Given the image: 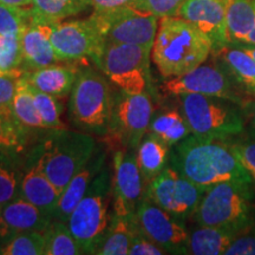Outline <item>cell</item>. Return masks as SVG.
<instances>
[{"label": "cell", "mask_w": 255, "mask_h": 255, "mask_svg": "<svg viewBox=\"0 0 255 255\" xmlns=\"http://www.w3.org/2000/svg\"><path fill=\"white\" fill-rule=\"evenodd\" d=\"M206 189L196 186L173 167H165L148 184L145 196L180 220L195 214Z\"/></svg>", "instance_id": "cell-12"}, {"label": "cell", "mask_w": 255, "mask_h": 255, "mask_svg": "<svg viewBox=\"0 0 255 255\" xmlns=\"http://www.w3.org/2000/svg\"><path fill=\"white\" fill-rule=\"evenodd\" d=\"M11 109L13 111L17 120L30 130H45V124L41 121V117L34 103V97L32 94L30 83L26 78H21L13 101L11 103Z\"/></svg>", "instance_id": "cell-30"}, {"label": "cell", "mask_w": 255, "mask_h": 255, "mask_svg": "<svg viewBox=\"0 0 255 255\" xmlns=\"http://www.w3.org/2000/svg\"><path fill=\"white\" fill-rule=\"evenodd\" d=\"M20 44L24 62L31 69L44 68L60 62L50 41L46 23L31 20L30 17V23L20 36Z\"/></svg>", "instance_id": "cell-20"}, {"label": "cell", "mask_w": 255, "mask_h": 255, "mask_svg": "<svg viewBox=\"0 0 255 255\" xmlns=\"http://www.w3.org/2000/svg\"><path fill=\"white\" fill-rule=\"evenodd\" d=\"M23 175L12 156L0 155V208L19 196Z\"/></svg>", "instance_id": "cell-33"}, {"label": "cell", "mask_w": 255, "mask_h": 255, "mask_svg": "<svg viewBox=\"0 0 255 255\" xmlns=\"http://www.w3.org/2000/svg\"><path fill=\"white\" fill-rule=\"evenodd\" d=\"M105 157H107V154L104 150L98 148L96 149L90 161L71 178L68 186L60 193L55 213H53V220L68 222L73 209L87 194L95 177L103 169L105 165Z\"/></svg>", "instance_id": "cell-17"}, {"label": "cell", "mask_w": 255, "mask_h": 255, "mask_svg": "<svg viewBox=\"0 0 255 255\" xmlns=\"http://www.w3.org/2000/svg\"><path fill=\"white\" fill-rule=\"evenodd\" d=\"M152 115L154 105L145 91L141 94L121 91L113 101L110 122L105 133L108 145L137 150L149 131Z\"/></svg>", "instance_id": "cell-8"}, {"label": "cell", "mask_w": 255, "mask_h": 255, "mask_svg": "<svg viewBox=\"0 0 255 255\" xmlns=\"http://www.w3.org/2000/svg\"><path fill=\"white\" fill-rule=\"evenodd\" d=\"M97 145L88 133L51 130L28 157L34 159L60 193L94 156Z\"/></svg>", "instance_id": "cell-3"}, {"label": "cell", "mask_w": 255, "mask_h": 255, "mask_svg": "<svg viewBox=\"0 0 255 255\" xmlns=\"http://www.w3.org/2000/svg\"><path fill=\"white\" fill-rule=\"evenodd\" d=\"M77 76L78 71L73 66L57 64L25 72V78L31 87L57 97H64L72 90Z\"/></svg>", "instance_id": "cell-21"}, {"label": "cell", "mask_w": 255, "mask_h": 255, "mask_svg": "<svg viewBox=\"0 0 255 255\" xmlns=\"http://www.w3.org/2000/svg\"><path fill=\"white\" fill-rule=\"evenodd\" d=\"M135 218L143 234L167 253L187 254L189 233L182 220L161 208L148 196L143 197L139 202Z\"/></svg>", "instance_id": "cell-15"}, {"label": "cell", "mask_w": 255, "mask_h": 255, "mask_svg": "<svg viewBox=\"0 0 255 255\" xmlns=\"http://www.w3.org/2000/svg\"><path fill=\"white\" fill-rule=\"evenodd\" d=\"M23 62L20 37L0 36V72L18 70Z\"/></svg>", "instance_id": "cell-36"}, {"label": "cell", "mask_w": 255, "mask_h": 255, "mask_svg": "<svg viewBox=\"0 0 255 255\" xmlns=\"http://www.w3.org/2000/svg\"><path fill=\"white\" fill-rule=\"evenodd\" d=\"M235 46H239L240 49L245 50L255 59V45H252V44H238V45Z\"/></svg>", "instance_id": "cell-45"}, {"label": "cell", "mask_w": 255, "mask_h": 255, "mask_svg": "<svg viewBox=\"0 0 255 255\" xmlns=\"http://www.w3.org/2000/svg\"><path fill=\"white\" fill-rule=\"evenodd\" d=\"M212 53L240 89L255 96V59L250 53L235 45H227Z\"/></svg>", "instance_id": "cell-22"}, {"label": "cell", "mask_w": 255, "mask_h": 255, "mask_svg": "<svg viewBox=\"0 0 255 255\" xmlns=\"http://www.w3.org/2000/svg\"><path fill=\"white\" fill-rule=\"evenodd\" d=\"M167 254L163 248L156 245L148 237L141 232L138 226H136L133 232L131 245H130L129 255H163Z\"/></svg>", "instance_id": "cell-41"}, {"label": "cell", "mask_w": 255, "mask_h": 255, "mask_svg": "<svg viewBox=\"0 0 255 255\" xmlns=\"http://www.w3.org/2000/svg\"><path fill=\"white\" fill-rule=\"evenodd\" d=\"M180 100L193 135L227 139L244 131V120L233 102L200 94L181 95Z\"/></svg>", "instance_id": "cell-6"}, {"label": "cell", "mask_w": 255, "mask_h": 255, "mask_svg": "<svg viewBox=\"0 0 255 255\" xmlns=\"http://www.w3.org/2000/svg\"><path fill=\"white\" fill-rule=\"evenodd\" d=\"M239 233L223 227L200 226L189 234L187 254L194 255H225L226 251Z\"/></svg>", "instance_id": "cell-23"}, {"label": "cell", "mask_w": 255, "mask_h": 255, "mask_svg": "<svg viewBox=\"0 0 255 255\" xmlns=\"http://www.w3.org/2000/svg\"><path fill=\"white\" fill-rule=\"evenodd\" d=\"M113 101L107 77L94 70L78 72L70 98L71 121L85 131L105 135Z\"/></svg>", "instance_id": "cell-7"}, {"label": "cell", "mask_w": 255, "mask_h": 255, "mask_svg": "<svg viewBox=\"0 0 255 255\" xmlns=\"http://www.w3.org/2000/svg\"><path fill=\"white\" fill-rule=\"evenodd\" d=\"M225 255H255V228H247L239 233Z\"/></svg>", "instance_id": "cell-40"}, {"label": "cell", "mask_w": 255, "mask_h": 255, "mask_svg": "<svg viewBox=\"0 0 255 255\" xmlns=\"http://www.w3.org/2000/svg\"><path fill=\"white\" fill-rule=\"evenodd\" d=\"M30 129L14 116L11 105H0V155L23 154L30 142Z\"/></svg>", "instance_id": "cell-26"}, {"label": "cell", "mask_w": 255, "mask_h": 255, "mask_svg": "<svg viewBox=\"0 0 255 255\" xmlns=\"http://www.w3.org/2000/svg\"><path fill=\"white\" fill-rule=\"evenodd\" d=\"M100 28L104 43H123L141 45L152 50L158 30V19L135 6L91 14Z\"/></svg>", "instance_id": "cell-10"}, {"label": "cell", "mask_w": 255, "mask_h": 255, "mask_svg": "<svg viewBox=\"0 0 255 255\" xmlns=\"http://www.w3.org/2000/svg\"><path fill=\"white\" fill-rule=\"evenodd\" d=\"M149 132L171 148L189 136L190 129L182 111L167 110L151 120Z\"/></svg>", "instance_id": "cell-29"}, {"label": "cell", "mask_w": 255, "mask_h": 255, "mask_svg": "<svg viewBox=\"0 0 255 255\" xmlns=\"http://www.w3.org/2000/svg\"><path fill=\"white\" fill-rule=\"evenodd\" d=\"M137 226L135 215L122 218L114 215L111 227L105 235L95 254L98 255H128L132 235Z\"/></svg>", "instance_id": "cell-28"}, {"label": "cell", "mask_w": 255, "mask_h": 255, "mask_svg": "<svg viewBox=\"0 0 255 255\" xmlns=\"http://www.w3.org/2000/svg\"><path fill=\"white\" fill-rule=\"evenodd\" d=\"M113 212L114 215L131 218L145 196L146 186L137 163L136 150L117 149L113 158Z\"/></svg>", "instance_id": "cell-14"}, {"label": "cell", "mask_w": 255, "mask_h": 255, "mask_svg": "<svg viewBox=\"0 0 255 255\" xmlns=\"http://www.w3.org/2000/svg\"><path fill=\"white\" fill-rule=\"evenodd\" d=\"M212 51L209 38L186 19H159L151 57L164 78L178 77L191 71L207 62Z\"/></svg>", "instance_id": "cell-2"}, {"label": "cell", "mask_w": 255, "mask_h": 255, "mask_svg": "<svg viewBox=\"0 0 255 255\" xmlns=\"http://www.w3.org/2000/svg\"><path fill=\"white\" fill-rule=\"evenodd\" d=\"M19 195L53 218L60 191L44 174L39 164L34 159L28 157L21 178Z\"/></svg>", "instance_id": "cell-18"}, {"label": "cell", "mask_w": 255, "mask_h": 255, "mask_svg": "<svg viewBox=\"0 0 255 255\" xmlns=\"http://www.w3.org/2000/svg\"><path fill=\"white\" fill-rule=\"evenodd\" d=\"M161 89L167 94L175 96L200 94L223 98L237 104L242 103L239 92L240 87L219 60L218 63H203L182 76L168 78Z\"/></svg>", "instance_id": "cell-13"}, {"label": "cell", "mask_w": 255, "mask_h": 255, "mask_svg": "<svg viewBox=\"0 0 255 255\" xmlns=\"http://www.w3.org/2000/svg\"><path fill=\"white\" fill-rule=\"evenodd\" d=\"M30 23V8L0 2V36L20 37Z\"/></svg>", "instance_id": "cell-35"}, {"label": "cell", "mask_w": 255, "mask_h": 255, "mask_svg": "<svg viewBox=\"0 0 255 255\" xmlns=\"http://www.w3.org/2000/svg\"><path fill=\"white\" fill-rule=\"evenodd\" d=\"M90 0H32L30 8L31 20L41 23H56L82 13Z\"/></svg>", "instance_id": "cell-27"}, {"label": "cell", "mask_w": 255, "mask_h": 255, "mask_svg": "<svg viewBox=\"0 0 255 255\" xmlns=\"http://www.w3.org/2000/svg\"><path fill=\"white\" fill-rule=\"evenodd\" d=\"M24 75L25 72L19 69L14 71L0 72V105H11Z\"/></svg>", "instance_id": "cell-39"}, {"label": "cell", "mask_w": 255, "mask_h": 255, "mask_svg": "<svg viewBox=\"0 0 255 255\" xmlns=\"http://www.w3.org/2000/svg\"><path fill=\"white\" fill-rule=\"evenodd\" d=\"M252 183L227 181L207 189L194 214L197 225L237 232L252 227L255 209Z\"/></svg>", "instance_id": "cell-5"}, {"label": "cell", "mask_w": 255, "mask_h": 255, "mask_svg": "<svg viewBox=\"0 0 255 255\" xmlns=\"http://www.w3.org/2000/svg\"><path fill=\"white\" fill-rule=\"evenodd\" d=\"M83 254L79 244L70 232L68 223L53 220L45 232L44 255H78Z\"/></svg>", "instance_id": "cell-31"}, {"label": "cell", "mask_w": 255, "mask_h": 255, "mask_svg": "<svg viewBox=\"0 0 255 255\" xmlns=\"http://www.w3.org/2000/svg\"><path fill=\"white\" fill-rule=\"evenodd\" d=\"M0 2L15 7H28L32 4V0H0Z\"/></svg>", "instance_id": "cell-44"}, {"label": "cell", "mask_w": 255, "mask_h": 255, "mask_svg": "<svg viewBox=\"0 0 255 255\" xmlns=\"http://www.w3.org/2000/svg\"><path fill=\"white\" fill-rule=\"evenodd\" d=\"M233 154L239 159L242 167L246 169L252 181L255 182V141L247 139V141L232 142L229 143Z\"/></svg>", "instance_id": "cell-38"}, {"label": "cell", "mask_w": 255, "mask_h": 255, "mask_svg": "<svg viewBox=\"0 0 255 255\" xmlns=\"http://www.w3.org/2000/svg\"><path fill=\"white\" fill-rule=\"evenodd\" d=\"M94 12L97 13H105L115 9H119L126 6H131L136 2V0H90Z\"/></svg>", "instance_id": "cell-42"}, {"label": "cell", "mask_w": 255, "mask_h": 255, "mask_svg": "<svg viewBox=\"0 0 255 255\" xmlns=\"http://www.w3.org/2000/svg\"><path fill=\"white\" fill-rule=\"evenodd\" d=\"M150 52L141 45L105 41L95 64L121 91L141 94L146 88Z\"/></svg>", "instance_id": "cell-9"}, {"label": "cell", "mask_w": 255, "mask_h": 255, "mask_svg": "<svg viewBox=\"0 0 255 255\" xmlns=\"http://www.w3.org/2000/svg\"><path fill=\"white\" fill-rule=\"evenodd\" d=\"M32 94L34 97V103L39 113L41 121L45 124L47 130H62L66 129L60 121V114L63 107L59 102V97L39 91L31 87Z\"/></svg>", "instance_id": "cell-34"}, {"label": "cell", "mask_w": 255, "mask_h": 255, "mask_svg": "<svg viewBox=\"0 0 255 255\" xmlns=\"http://www.w3.org/2000/svg\"><path fill=\"white\" fill-rule=\"evenodd\" d=\"M229 0H187L177 17L189 21L212 41L213 51L228 45L226 36V12Z\"/></svg>", "instance_id": "cell-16"}, {"label": "cell", "mask_w": 255, "mask_h": 255, "mask_svg": "<svg viewBox=\"0 0 255 255\" xmlns=\"http://www.w3.org/2000/svg\"><path fill=\"white\" fill-rule=\"evenodd\" d=\"M255 27V0H229L226 12L228 45L246 44Z\"/></svg>", "instance_id": "cell-24"}, {"label": "cell", "mask_w": 255, "mask_h": 255, "mask_svg": "<svg viewBox=\"0 0 255 255\" xmlns=\"http://www.w3.org/2000/svg\"><path fill=\"white\" fill-rule=\"evenodd\" d=\"M50 41L59 60H96L104 45L100 28L92 15L83 20L46 23Z\"/></svg>", "instance_id": "cell-11"}, {"label": "cell", "mask_w": 255, "mask_h": 255, "mask_svg": "<svg viewBox=\"0 0 255 255\" xmlns=\"http://www.w3.org/2000/svg\"><path fill=\"white\" fill-rule=\"evenodd\" d=\"M187 0H136L132 6L156 15L157 18L177 17Z\"/></svg>", "instance_id": "cell-37"}, {"label": "cell", "mask_w": 255, "mask_h": 255, "mask_svg": "<svg viewBox=\"0 0 255 255\" xmlns=\"http://www.w3.org/2000/svg\"><path fill=\"white\" fill-rule=\"evenodd\" d=\"M170 165L203 189L227 181L253 182L246 169L233 154L229 142L190 133L174 145Z\"/></svg>", "instance_id": "cell-1"}, {"label": "cell", "mask_w": 255, "mask_h": 255, "mask_svg": "<svg viewBox=\"0 0 255 255\" xmlns=\"http://www.w3.org/2000/svg\"><path fill=\"white\" fill-rule=\"evenodd\" d=\"M170 146L149 132L142 139L136 150L137 163L141 169L145 186L163 171L168 162Z\"/></svg>", "instance_id": "cell-25"}, {"label": "cell", "mask_w": 255, "mask_h": 255, "mask_svg": "<svg viewBox=\"0 0 255 255\" xmlns=\"http://www.w3.org/2000/svg\"><path fill=\"white\" fill-rule=\"evenodd\" d=\"M12 233L9 231L7 225H6L4 219H2V215H1V208H0V240L4 242L5 240H7V239L11 237Z\"/></svg>", "instance_id": "cell-43"}, {"label": "cell", "mask_w": 255, "mask_h": 255, "mask_svg": "<svg viewBox=\"0 0 255 255\" xmlns=\"http://www.w3.org/2000/svg\"><path fill=\"white\" fill-rule=\"evenodd\" d=\"M246 44H252V45H255V27L253 28V31L251 32V34H250V37H248Z\"/></svg>", "instance_id": "cell-46"}, {"label": "cell", "mask_w": 255, "mask_h": 255, "mask_svg": "<svg viewBox=\"0 0 255 255\" xmlns=\"http://www.w3.org/2000/svg\"><path fill=\"white\" fill-rule=\"evenodd\" d=\"M2 219L12 235L20 232L45 233L53 218L23 196H17L1 207Z\"/></svg>", "instance_id": "cell-19"}, {"label": "cell", "mask_w": 255, "mask_h": 255, "mask_svg": "<svg viewBox=\"0 0 255 255\" xmlns=\"http://www.w3.org/2000/svg\"><path fill=\"white\" fill-rule=\"evenodd\" d=\"M248 109H250L251 119L253 120V122L255 123V103H252L250 107H248Z\"/></svg>", "instance_id": "cell-47"}, {"label": "cell", "mask_w": 255, "mask_h": 255, "mask_svg": "<svg viewBox=\"0 0 255 255\" xmlns=\"http://www.w3.org/2000/svg\"><path fill=\"white\" fill-rule=\"evenodd\" d=\"M45 233L20 232L11 235L0 245L2 255H44Z\"/></svg>", "instance_id": "cell-32"}, {"label": "cell", "mask_w": 255, "mask_h": 255, "mask_svg": "<svg viewBox=\"0 0 255 255\" xmlns=\"http://www.w3.org/2000/svg\"><path fill=\"white\" fill-rule=\"evenodd\" d=\"M111 207L113 183L109 169L104 165L66 222L83 254H95L108 234L114 219Z\"/></svg>", "instance_id": "cell-4"}]
</instances>
